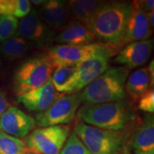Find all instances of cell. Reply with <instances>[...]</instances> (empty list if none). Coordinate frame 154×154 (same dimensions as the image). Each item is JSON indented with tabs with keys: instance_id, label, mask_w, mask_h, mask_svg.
<instances>
[{
	"instance_id": "14",
	"label": "cell",
	"mask_w": 154,
	"mask_h": 154,
	"mask_svg": "<svg viewBox=\"0 0 154 154\" xmlns=\"http://www.w3.org/2000/svg\"><path fill=\"white\" fill-rule=\"evenodd\" d=\"M63 94L58 93L49 80L43 86L27 94L17 95V102L31 111L41 112L49 108Z\"/></svg>"
},
{
	"instance_id": "1",
	"label": "cell",
	"mask_w": 154,
	"mask_h": 154,
	"mask_svg": "<svg viewBox=\"0 0 154 154\" xmlns=\"http://www.w3.org/2000/svg\"><path fill=\"white\" fill-rule=\"evenodd\" d=\"M130 11V3L107 2L99 8L88 23V28L96 39L108 45L118 52L120 42Z\"/></svg>"
},
{
	"instance_id": "29",
	"label": "cell",
	"mask_w": 154,
	"mask_h": 154,
	"mask_svg": "<svg viewBox=\"0 0 154 154\" xmlns=\"http://www.w3.org/2000/svg\"><path fill=\"white\" fill-rule=\"evenodd\" d=\"M146 18H147V21L149 22V25L152 28H153L154 27V11H149L148 13H146Z\"/></svg>"
},
{
	"instance_id": "33",
	"label": "cell",
	"mask_w": 154,
	"mask_h": 154,
	"mask_svg": "<svg viewBox=\"0 0 154 154\" xmlns=\"http://www.w3.org/2000/svg\"><path fill=\"white\" fill-rule=\"evenodd\" d=\"M1 67H2V58H1V55H0V69H1Z\"/></svg>"
},
{
	"instance_id": "34",
	"label": "cell",
	"mask_w": 154,
	"mask_h": 154,
	"mask_svg": "<svg viewBox=\"0 0 154 154\" xmlns=\"http://www.w3.org/2000/svg\"><path fill=\"white\" fill-rule=\"evenodd\" d=\"M143 154H154V152H147V153H143Z\"/></svg>"
},
{
	"instance_id": "18",
	"label": "cell",
	"mask_w": 154,
	"mask_h": 154,
	"mask_svg": "<svg viewBox=\"0 0 154 154\" xmlns=\"http://www.w3.org/2000/svg\"><path fill=\"white\" fill-rule=\"evenodd\" d=\"M152 88H153V80L151 78L148 68L143 67L136 69L128 76L125 83V93L131 101L135 103Z\"/></svg>"
},
{
	"instance_id": "7",
	"label": "cell",
	"mask_w": 154,
	"mask_h": 154,
	"mask_svg": "<svg viewBox=\"0 0 154 154\" xmlns=\"http://www.w3.org/2000/svg\"><path fill=\"white\" fill-rule=\"evenodd\" d=\"M70 134V128L57 125L33 129L24 138L29 152L36 154H58Z\"/></svg>"
},
{
	"instance_id": "9",
	"label": "cell",
	"mask_w": 154,
	"mask_h": 154,
	"mask_svg": "<svg viewBox=\"0 0 154 154\" xmlns=\"http://www.w3.org/2000/svg\"><path fill=\"white\" fill-rule=\"evenodd\" d=\"M17 35L40 48L48 47L55 39V31L41 21L35 9H31L28 16L19 21Z\"/></svg>"
},
{
	"instance_id": "3",
	"label": "cell",
	"mask_w": 154,
	"mask_h": 154,
	"mask_svg": "<svg viewBox=\"0 0 154 154\" xmlns=\"http://www.w3.org/2000/svg\"><path fill=\"white\" fill-rule=\"evenodd\" d=\"M129 69L123 66L109 68L80 92L85 104H104L126 99L125 83Z\"/></svg>"
},
{
	"instance_id": "13",
	"label": "cell",
	"mask_w": 154,
	"mask_h": 154,
	"mask_svg": "<svg viewBox=\"0 0 154 154\" xmlns=\"http://www.w3.org/2000/svg\"><path fill=\"white\" fill-rule=\"evenodd\" d=\"M153 50V39L148 38L124 45L115 57L114 62L128 69L144 65L149 60Z\"/></svg>"
},
{
	"instance_id": "21",
	"label": "cell",
	"mask_w": 154,
	"mask_h": 154,
	"mask_svg": "<svg viewBox=\"0 0 154 154\" xmlns=\"http://www.w3.org/2000/svg\"><path fill=\"white\" fill-rule=\"evenodd\" d=\"M32 45L28 40L16 34L11 38L2 42L0 45V55L9 61L16 60L26 55L28 51L33 47Z\"/></svg>"
},
{
	"instance_id": "12",
	"label": "cell",
	"mask_w": 154,
	"mask_h": 154,
	"mask_svg": "<svg viewBox=\"0 0 154 154\" xmlns=\"http://www.w3.org/2000/svg\"><path fill=\"white\" fill-rule=\"evenodd\" d=\"M152 33V30L149 25L146 14L140 11L134 1L131 2L126 26L120 42V48L132 42L148 39Z\"/></svg>"
},
{
	"instance_id": "32",
	"label": "cell",
	"mask_w": 154,
	"mask_h": 154,
	"mask_svg": "<svg viewBox=\"0 0 154 154\" xmlns=\"http://www.w3.org/2000/svg\"><path fill=\"white\" fill-rule=\"evenodd\" d=\"M24 154H36V153H34V152H29V151H28L26 153H24Z\"/></svg>"
},
{
	"instance_id": "25",
	"label": "cell",
	"mask_w": 154,
	"mask_h": 154,
	"mask_svg": "<svg viewBox=\"0 0 154 154\" xmlns=\"http://www.w3.org/2000/svg\"><path fill=\"white\" fill-rule=\"evenodd\" d=\"M58 154H92L73 132L69 134Z\"/></svg>"
},
{
	"instance_id": "24",
	"label": "cell",
	"mask_w": 154,
	"mask_h": 154,
	"mask_svg": "<svg viewBox=\"0 0 154 154\" xmlns=\"http://www.w3.org/2000/svg\"><path fill=\"white\" fill-rule=\"evenodd\" d=\"M19 20L11 16L0 15V42H4L17 33Z\"/></svg>"
},
{
	"instance_id": "22",
	"label": "cell",
	"mask_w": 154,
	"mask_h": 154,
	"mask_svg": "<svg viewBox=\"0 0 154 154\" xmlns=\"http://www.w3.org/2000/svg\"><path fill=\"white\" fill-rule=\"evenodd\" d=\"M30 11L31 4L28 0H0V15L22 19Z\"/></svg>"
},
{
	"instance_id": "15",
	"label": "cell",
	"mask_w": 154,
	"mask_h": 154,
	"mask_svg": "<svg viewBox=\"0 0 154 154\" xmlns=\"http://www.w3.org/2000/svg\"><path fill=\"white\" fill-rule=\"evenodd\" d=\"M37 12L41 21L53 31L62 30L69 19L65 1H45Z\"/></svg>"
},
{
	"instance_id": "2",
	"label": "cell",
	"mask_w": 154,
	"mask_h": 154,
	"mask_svg": "<svg viewBox=\"0 0 154 154\" xmlns=\"http://www.w3.org/2000/svg\"><path fill=\"white\" fill-rule=\"evenodd\" d=\"M76 114L77 117L85 124L113 131L127 130L135 121V116L126 100L104 104H86L78 109Z\"/></svg>"
},
{
	"instance_id": "19",
	"label": "cell",
	"mask_w": 154,
	"mask_h": 154,
	"mask_svg": "<svg viewBox=\"0 0 154 154\" xmlns=\"http://www.w3.org/2000/svg\"><path fill=\"white\" fill-rule=\"evenodd\" d=\"M77 65H62L53 69L51 82L60 94H74L76 82Z\"/></svg>"
},
{
	"instance_id": "27",
	"label": "cell",
	"mask_w": 154,
	"mask_h": 154,
	"mask_svg": "<svg viewBox=\"0 0 154 154\" xmlns=\"http://www.w3.org/2000/svg\"><path fill=\"white\" fill-rule=\"evenodd\" d=\"M135 5L144 13H148L149 11H152L154 7L153 0H138L134 1Z\"/></svg>"
},
{
	"instance_id": "30",
	"label": "cell",
	"mask_w": 154,
	"mask_h": 154,
	"mask_svg": "<svg viewBox=\"0 0 154 154\" xmlns=\"http://www.w3.org/2000/svg\"><path fill=\"white\" fill-rule=\"evenodd\" d=\"M45 1H43V0H33L30 3L33 4L34 5H42L43 4H45Z\"/></svg>"
},
{
	"instance_id": "26",
	"label": "cell",
	"mask_w": 154,
	"mask_h": 154,
	"mask_svg": "<svg viewBox=\"0 0 154 154\" xmlns=\"http://www.w3.org/2000/svg\"><path fill=\"white\" fill-rule=\"evenodd\" d=\"M138 109L144 112H147L149 114H152L154 112V90L153 88H150L148 91L139 99Z\"/></svg>"
},
{
	"instance_id": "4",
	"label": "cell",
	"mask_w": 154,
	"mask_h": 154,
	"mask_svg": "<svg viewBox=\"0 0 154 154\" xmlns=\"http://www.w3.org/2000/svg\"><path fill=\"white\" fill-rule=\"evenodd\" d=\"M74 133L92 154H118L125 147L129 130H106L85 124L76 123Z\"/></svg>"
},
{
	"instance_id": "20",
	"label": "cell",
	"mask_w": 154,
	"mask_h": 154,
	"mask_svg": "<svg viewBox=\"0 0 154 154\" xmlns=\"http://www.w3.org/2000/svg\"><path fill=\"white\" fill-rule=\"evenodd\" d=\"M105 2L98 0H72L67 2L69 18L77 21L88 27L94 13Z\"/></svg>"
},
{
	"instance_id": "6",
	"label": "cell",
	"mask_w": 154,
	"mask_h": 154,
	"mask_svg": "<svg viewBox=\"0 0 154 154\" xmlns=\"http://www.w3.org/2000/svg\"><path fill=\"white\" fill-rule=\"evenodd\" d=\"M116 52L111 46L103 43H93L85 45H57L47 50L45 57L54 69L62 65H78L91 57L102 52Z\"/></svg>"
},
{
	"instance_id": "16",
	"label": "cell",
	"mask_w": 154,
	"mask_h": 154,
	"mask_svg": "<svg viewBox=\"0 0 154 154\" xmlns=\"http://www.w3.org/2000/svg\"><path fill=\"white\" fill-rule=\"evenodd\" d=\"M131 146L135 154L154 152V121L152 114L144 116L137 124L131 138Z\"/></svg>"
},
{
	"instance_id": "31",
	"label": "cell",
	"mask_w": 154,
	"mask_h": 154,
	"mask_svg": "<svg viewBox=\"0 0 154 154\" xmlns=\"http://www.w3.org/2000/svg\"><path fill=\"white\" fill-rule=\"evenodd\" d=\"M118 154H130V151H129V148L128 146V144L125 146V147L122 149V151L121 152Z\"/></svg>"
},
{
	"instance_id": "10",
	"label": "cell",
	"mask_w": 154,
	"mask_h": 154,
	"mask_svg": "<svg viewBox=\"0 0 154 154\" xmlns=\"http://www.w3.org/2000/svg\"><path fill=\"white\" fill-rule=\"evenodd\" d=\"M35 125L34 118L17 106H10L0 116V131L18 139L26 137Z\"/></svg>"
},
{
	"instance_id": "23",
	"label": "cell",
	"mask_w": 154,
	"mask_h": 154,
	"mask_svg": "<svg viewBox=\"0 0 154 154\" xmlns=\"http://www.w3.org/2000/svg\"><path fill=\"white\" fill-rule=\"evenodd\" d=\"M28 151L22 140L0 131V154H24Z\"/></svg>"
},
{
	"instance_id": "5",
	"label": "cell",
	"mask_w": 154,
	"mask_h": 154,
	"mask_svg": "<svg viewBox=\"0 0 154 154\" xmlns=\"http://www.w3.org/2000/svg\"><path fill=\"white\" fill-rule=\"evenodd\" d=\"M53 68L45 56L30 57L17 67L12 78V87L17 95L43 86L51 78Z\"/></svg>"
},
{
	"instance_id": "28",
	"label": "cell",
	"mask_w": 154,
	"mask_h": 154,
	"mask_svg": "<svg viewBox=\"0 0 154 154\" xmlns=\"http://www.w3.org/2000/svg\"><path fill=\"white\" fill-rule=\"evenodd\" d=\"M11 106L10 101L7 98L6 93L0 87V116Z\"/></svg>"
},
{
	"instance_id": "17",
	"label": "cell",
	"mask_w": 154,
	"mask_h": 154,
	"mask_svg": "<svg viewBox=\"0 0 154 154\" xmlns=\"http://www.w3.org/2000/svg\"><path fill=\"white\" fill-rule=\"evenodd\" d=\"M95 37L90 29L77 21L69 22L62 28L56 37V41L60 45H85L93 44Z\"/></svg>"
},
{
	"instance_id": "8",
	"label": "cell",
	"mask_w": 154,
	"mask_h": 154,
	"mask_svg": "<svg viewBox=\"0 0 154 154\" xmlns=\"http://www.w3.org/2000/svg\"><path fill=\"white\" fill-rule=\"evenodd\" d=\"M82 103L80 92L61 96L46 110L35 116V122L38 127L64 125L71 122Z\"/></svg>"
},
{
	"instance_id": "11",
	"label": "cell",
	"mask_w": 154,
	"mask_h": 154,
	"mask_svg": "<svg viewBox=\"0 0 154 154\" xmlns=\"http://www.w3.org/2000/svg\"><path fill=\"white\" fill-rule=\"evenodd\" d=\"M110 51L94 55L77 65L75 93H78L109 69Z\"/></svg>"
}]
</instances>
